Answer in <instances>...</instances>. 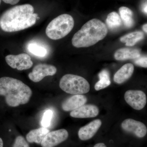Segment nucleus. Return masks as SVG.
<instances>
[{
    "mask_svg": "<svg viewBox=\"0 0 147 147\" xmlns=\"http://www.w3.org/2000/svg\"><path fill=\"white\" fill-rule=\"evenodd\" d=\"M38 17L31 5L15 6L3 13L0 18V27L5 32L19 31L34 25Z\"/></svg>",
    "mask_w": 147,
    "mask_h": 147,
    "instance_id": "1",
    "label": "nucleus"
},
{
    "mask_svg": "<svg viewBox=\"0 0 147 147\" xmlns=\"http://www.w3.org/2000/svg\"><path fill=\"white\" fill-rule=\"evenodd\" d=\"M49 132V129L46 127H40L32 129L27 134V141L29 143L41 144L44 137Z\"/></svg>",
    "mask_w": 147,
    "mask_h": 147,
    "instance_id": "16",
    "label": "nucleus"
},
{
    "mask_svg": "<svg viewBox=\"0 0 147 147\" xmlns=\"http://www.w3.org/2000/svg\"><path fill=\"white\" fill-rule=\"evenodd\" d=\"M144 35L143 32H134L121 37L120 38V41L125 43L127 46H133L137 42L144 39Z\"/></svg>",
    "mask_w": 147,
    "mask_h": 147,
    "instance_id": "17",
    "label": "nucleus"
},
{
    "mask_svg": "<svg viewBox=\"0 0 147 147\" xmlns=\"http://www.w3.org/2000/svg\"><path fill=\"white\" fill-rule=\"evenodd\" d=\"M13 147H30L28 143L22 136L16 137Z\"/></svg>",
    "mask_w": 147,
    "mask_h": 147,
    "instance_id": "23",
    "label": "nucleus"
},
{
    "mask_svg": "<svg viewBox=\"0 0 147 147\" xmlns=\"http://www.w3.org/2000/svg\"><path fill=\"white\" fill-rule=\"evenodd\" d=\"M98 107L94 105H84L71 111L70 115L76 118H88L96 117L99 114Z\"/></svg>",
    "mask_w": 147,
    "mask_h": 147,
    "instance_id": "11",
    "label": "nucleus"
},
{
    "mask_svg": "<svg viewBox=\"0 0 147 147\" xmlns=\"http://www.w3.org/2000/svg\"><path fill=\"white\" fill-rule=\"evenodd\" d=\"M53 114V111L51 110H47L45 111L42 116L41 122V125L42 127L47 128L50 126Z\"/></svg>",
    "mask_w": 147,
    "mask_h": 147,
    "instance_id": "22",
    "label": "nucleus"
},
{
    "mask_svg": "<svg viewBox=\"0 0 147 147\" xmlns=\"http://www.w3.org/2000/svg\"><path fill=\"white\" fill-rule=\"evenodd\" d=\"M1 0H0V4H1Z\"/></svg>",
    "mask_w": 147,
    "mask_h": 147,
    "instance_id": "30",
    "label": "nucleus"
},
{
    "mask_svg": "<svg viewBox=\"0 0 147 147\" xmlns=\"http://www.w3.org/2000/svg\"><path fill=\"white\" fill-rule=\"evenodd\" d=\"M102 125L99 119L94 120L79 129L78 135L79 139L83 141L89 140L93 137Z\"/></svg>",
    "mask_w": 147,
    "mask_h": 147,
    "instance_id": "12",
    "label": "nucleus"
},
{
    "mask_svg": "<svg viewBox=\"0 0 147 147\" xmlns=\"http://www.w3.org/2000/svg\"><path fill=\"white\" fill-rule=\"evenodd\" d=\"M57 69L55 66L45 63H40L35 66L28 77L32 82L37 83L41 81L45 77L52 76L57 73Z\"/></svg>",
    "mask_w": 147,
    "mask_h": 147,
    "instance_id": "7",
    "label": "nucleus"
},
{
    "mask_svg": "<svg viewBox=\"0 0 147 147\" xmlns=\"http://www.w3.org/2000/svg\"><path fill=\"white\" fill-rule=\"evenodd\" d=\"M106 23L110 28L114 29L120 26L121 24V19L118 13L113 11L108 15Z\"/></svg>",
    "mask_w": 147,
    "mask_h": 147,
    "instance_id": "21",
    "label": "nucleus"
},
{
    "mask_svg": "<svg viewBox=\"0 0 147 147\" xmlns=\"http://www.w3.org/2000/svg\"><path fill=\"white\" fill-rule=\"evenodd\" d=\"M3 1L6 3L14 5L18 3L20 0H3Z\"/></svg>",
    "mask_w": 147,
    "mask_h": 147,
    "instance_id": "25",
    "label": "nucleus"
},
{
    "mask_svg": "<svg viewBox=\"0 0 147 147\" xmlns=\"http://www.w3.org/2000/svg\"><path fill=\"white\" fill-rule=\"evenodd\" d=\"M119 13L120 17L125 27L130 28L133 26L134 24L133 13L130 9L126 7H121L119 9Z\"/></svg>",
    "mask_w": 147,
    "mask_h": 147,
    "instance_id": "18",
    "label": "nucleus"
},
{
    "mask_svg": "<svg viewBox=\"0 0 147 147\" xmlns=\"http://www.w3.org/2000/svg\"><path fill=\"white\" fill-rule=\"evenodd\" d=\"M134 63L137 65L142 67L147 68V58L146 56L143 57H139L136 59L134 61Z\"/></svg>",
    "mask_w": 147,
    "mask_h": 147,
    "instance_id": "24",
    "label": "nucleus"
},
{
    "mask_svg": "<svg viewBox=\"0 0 147 147\" xmlns=\"http://www.w3.org/2000/svg\"><path fill=\"white\" fill-rule=\"evenodd\" d=\"M134 71V66L132 64H125L115 74L114 81L118 84L123 83L131 77Z\"/></svg>",
    "mask_w": 147,
    "mask_h": 147,
    "instance_id": "14",
    "label": "nucleus"
},
{
    "mask_svg": "<svg viewBox=\"0 0 147 147\" xmlns=\"http://www.w3.org/2000/svg\"><path fill=\"white\" fill-rule=\"evenodd\" d=\"M61 89L69 94H83L89 92L90 85L85 78L78 75L67 74L61 79Z\"/></svg>",
    "mask_w": 147,
    "mask_h": 147,
    "instance_id": "5",
    "label": "nucleus"
},
{
    "mask_svg": "<svg viewBox=\"0 0 147 147\" xmlns=\"http://www.w3.org/2000/svg\"><path fill=\"white\" fill-rule=\"evenodd\" d=\"M68 132L64 129L49 132L41 142L42 147H55L64 142L68 137Z\"/></svg>",
    "mask_w": 147,
    "mask_h": 147,
    "instance_id": "9",
    "label": "nucleus"
},
{
    "mask_svg": "<svg viewBox=\"0 0 147 147\" xmlns=\"http://www.w3.org/2000/svg\"><path fill=\"white\" fill-rule=\"evenodd\" d=\"M31 89L22 81L15 78H0V96L5 97L7 104L16 107L28 103L31 97Z\"/></svg>",
    "mask_w": 147,
    "mask_h": 147,
    "instance_id": "2",
    "label": "nucleus"
},
{
    "mask_svg": "<svg viewBox=\"0 0 147 147\" xmlns=\"http://www.w3.org/2000/svg\"><path fill=\"white\" fill-rule=\"evenodd\" d=\"M5 61L11 68L16 69L20 71L29 69L33 65L30 57L26 53L7 55L5 57Z\"/></svg>",
    "mask_w": 147,
    "mask_h": 147,
    "instance_id": "6",
    "label": "nucleus"
},
{
    "mask_svg": "<svg viewBox=\"0 0 147 147\" xmlns=\"http://www.w3.org/2000/svg\"><path fill=\"white\" fill-rule=\"evenodd\" d=\"M147 2H146V3H145L144 4V5H143V11L146 14H147Z\"/></svg>",
    "mask_w": 147,
    "mask_h": 147,
    "instance_id": "27",
    "label": "nucleus"
},
{
    "mask_svg": "<svg viewBox=\"0 0 147 147\" xmlns=\"http://www.w3.org/2000/svg\"><path fill=\"white\" fill-rule=\"evenodd\" d=\"M99 81L95 84L94 88L96 90H100L110 86L111 84L110 74L108 70L103 69L98 74Z\"/></svg>",
    "mask_w": 147,
    "mask_h": 147,
    "instance_id": "20",
    "label": "nucleus"
},
{
    "mask_svg": "<svg viewBox=\"0 0 147 147\" xmlns=\"http://www.w3.org/2000/svg\"><path fill=\"white\" fill-rule=\"evenodd\" d=\"M74 23V20L71 15L61 14L49 23L45 30L46 34L51 39H61L71 31Z\"/></svg>",
    "mask_w": 147,
    "mask_h": 147,
    "instance_id": "4",
    "label": "nucleus"
},
{
    "mask_svg": "<svg viewBox=\"0 0 147 147\" xmlns=\"http://www.w3.org/2000/svg\"><path fill=\"white\" fill-rule=\"evenodd\" d=\"M87 101V98L85 96L82 94L74 95L63 102L62 108L65 111H72L85 105Z\"/></svg>",
    "mask_w": 147,
    "mask_h": 147,
    "instance_id": "13",
    "label": "nucleus"
},
{
    "mask_svg": "<svg viewBox=\"0 0 147 147\" xmlns=\"http://www.w3.org/2000/svg\"><path fill=\"white\" fill-rule=\"evenodd\" d=\"M27 48L30 53L38 57H44L48 53L46 47L35 42H30Z\"/></svg>",
    "mask_w": 147,
    "mask_h": 147,
    "instance_id": "19",
    "label": "nucleus"
},
{
    "mask_svg": "<svg viewBox=\"0 0 147 147\" xmlns=\"http://www.w3.org/2000/svg\"><path fill=\"white\" fill-rule=\"evenodd\" d=\"M94 147H107L103 143H98L96 144Z\"/></svg>",
    "mask_w": 147,
    "mask_h": 147,
    "instance_id": "26",
    "label": "nucleus"
},
{
    "mask_svg": "<svg viewBox=\"0 0 147 147\" xmlns=\"http://www.w3.org/2000/svg\"><path fill=\"white\" fill-rule=\"evenodd\" d=\"M3 147V143L1 138H0V147Z\"/></svg>",
    "mask_w": 147,
    "mask_h": 147,
    "instance_id": "29",
    "label": "nucleus"
},
{
    "mask_svg": "<svg viewBox=\"0 0 147 147\" xmlns=\"http://www.w3.org/2000/svg\"><path fill=\"white\" fill-rule=\"evenodd\" d=\"M124 98L129 105L136 110H142L146 104V96L142 91H127L125 94Z\"/></svg>",
    "mask_w": 147,
    "mask_h": 147,
    "instance_id": "8",
    "label": "nucleus"
},
{
    "mask_svg": "<svg viewBox=\"0 0 147 147\" xmlns=\"http://www.w3.org/2000/svg\"><path fill=\"white\" fill-rule=\"evenodd\" d=\"M121 127L124 131L132 133L139 138L144 137L147 134V127L144 124L133 119L125 120L122 123Z\"/></svg>",
    "mask_w": 147,
    "mask_h": 147,
    "instance_id": "10",
    "label": "nucleus"
},
{
    "mask_svg": "<svg viewBox=\"0 0 147 147\" xmlns=\"http://www.w3.org/2000/svg\"><path fill=\"white\" fill-rule=\"evenodd\" d=\"M108 32L104 23L96 18L91 19L73 36L72 45L77 48L90 47L103 39Z\"/></svg>",
    "mask_w": 147,
    "mask_h": 147,
    "instance_id": "3",
    "label": "nucleus"
},
{
    "mask_svg": "<svg viewBox=\"0 0 147 147\" xmlns=\"http://www.w3.org/2000/svg\"><path fill=\"white\" fill-rule=\"evenodd\" d=\"M143 29L144 30V31L145 32H146V33H147V24H144V26H143Z\"/></svg>",
    "mask_w": 147,
    "mask_h": 147,
    "instance_id": "28",
    "label": "nucleus"
},
{
    "mask_svg": "<svg viewBox=\"0 0 147 147\" xmlns=\"http://www.w3.org/2000/svg\"><path fill=\"white\" fill-rule=\"evenodd\" d=\"M140 56V51L138 49L123 48L117 50L114 57L117 60L123 61L136 59Z\"/></svg>",
    "mask_w": 147,
    "mask_h": 147,
    "instance_id": "15",
    "label": "nucleus"
}]
</instances>
